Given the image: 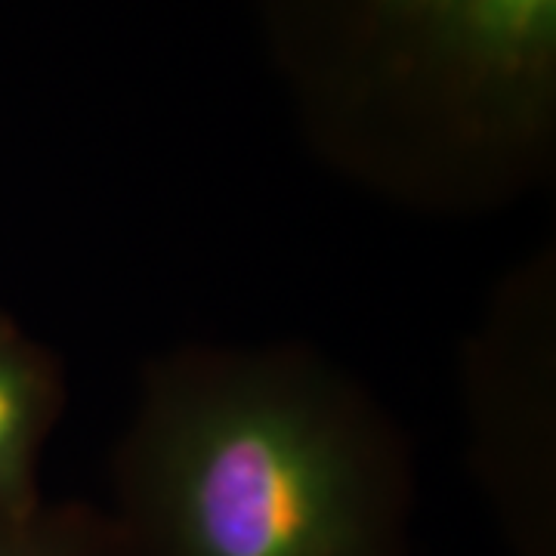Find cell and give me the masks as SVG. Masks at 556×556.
Here are the masks:
<instances>
[{
  "mask_svg": "<svg viewBox=\"0 0 556 556\" xmlns=\"http://www.w3.org/2000/svg\"><path fill=\"white\" fill-rule=\"evenodd\" d=\"M118 501L130 556H399L408 477L343 380L298 356L201 353L149 380Z\"/></svg>",
  "mask_w": 556,
  "mask_h": 556,
  "instance_id": "cell-1",
  "label": "cell"
},
{
  "mask_svg": "<svg viewBox=\"0 0 556 556\" xmlns=\"http://www.w3.org/2000/svg\"><path fill=\"white\" fill-rule=\"evenodd\" d=\"M291 56L350 118L464 149H529L556 102V0H269Z\"/></svg>",
  "mask_w": 556,
  "mask_h": 556,
  "instance_id": "cell-2",
  "label": "cell"
},
{
  "mask_svg": "<svg viewBox=\"0 0 556 556\" xmlns=\"http://www.w3.org/2000/svg\"><path fill=\"white\" fill-rule=\"evenodd\" d=\"M62 399L60 365L0 316V510H22L40 501L38 457Z\"/></svg>",
  "mask_w": 556,
  "mask_h": 556,
  "instance_id": "cell-3",
  "label": "cell"
},
{
  "mask_svg": "<svg viewBox=\"0 0 556 556\" xmlns=\"http://www.w3.org/2000/svg\"><path fill=\"white\" fill-rule=\"evenodd\" d=\"M0 556H130L115 517L84 504L0 510Z\"/></svg>",
  "mask_w": 556,
  "mask_h": 556,
  "instance_id": "cell-4",
  "label": "cell"
}]
</instances>
